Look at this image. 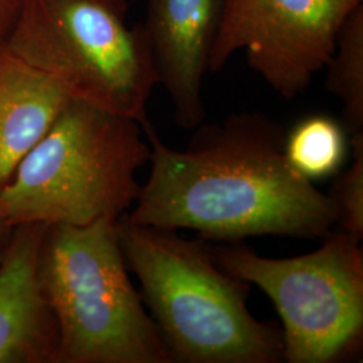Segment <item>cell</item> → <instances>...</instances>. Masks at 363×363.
<instances>
[{
    "label": "cell",
    "instance_id": "cell-14",
    "mask_svg": "<svg viewBox=\"0 0 363 363\" xmlns=\"http://www.w3.org/2000/svg\"><path fill=\"white\" fill-rule=\"evenodd\" d=\"M25 0H0V45L10 37Z\"/></svg>",
    "mask_w": 363,
    "mask_h": 363
},
{
    "label": "cell",
    "instance_id": "cell-7",
    "mask_svg": "<svg viewBox=\"0 0 363 363\" xmlns=\"http://www.w3.org/2000/svg\"><path fill=\"white\" fill-rule=\"evenodd\" d=\"M363 0H225L208 57L217 73L238 50L273 91L292 100L335 50L339 28Z\"/></svg>",
    "mask_w": 363,
    "mask_h": 363
},
{
    "label": "cell",
    "instance_id": "cell-4",
    "mask_svg": "<svg viewBox=\"0 0 363 363\" xmlns=\"http://www.w3.org/2000/svg\"><path fill=\"white\" fill-rule=\"evenodd\" d=\"M117 220L46 226L39 276L58 323V363H172L130 281Z\"/></svg>",
    "mask_w": 363,
    "mask_h": 363
},
{
    "label": "cell",
    "instance_id": "cell-11",
    "mask_svg": "<svg viewBox=\"0 0 363 363\" xmlns=\"http://www.w3.org/2000/svg\"><path fill=\"white\" fill-rule=\"evenodd\" d=\"M286 160L308 181H320L343 169L351 151L350 135L328 115L303 117L286 132Z\"/></svg>",
    "mask_w": 363,
    "mask_h": 363
},
{
    "label": "cell",
    "instance_id": "cell-12",
    "mask_svg": "<svg viewBox=\"0 0 363 363\" xmlns=\"http://www.w3.org/2000/svg\"><path fill=\"white\" fill-rule=\"evenodd\" d=\"M325 88L343 105L342 123L351 138L363 135V3L345 19L325 65Z\"/></svg>",
    "mask_w": 363,
    "mask_h": 363
},
{
    "label": "cell",
    "instance_id": "cell-9",
    "mask_svg": "<svg viewBox=\"0 0 363 363\" xmlns=\"http://www.w3.org/2000/svg\"><path fill=\"white\" fill-rule=\"evenodd\" d=\"M45 230L13 226L1 247L0 363H58V323L39 276Z\"/></svg>",
    "mask_w": 363,
    "mask_h": 363
},
{
    "label": "cell",
    "instance_id": "cell-3",
    "mask_svg": "<svg viewBox=\"0 0 363 363\" xmlns=\"http://www.w3.org/2000/svg\"><path fill=\"white\" fill-rule=\"evenodd\" d=\"M148 160L139 121L72 99L0 191V225L120 220L138 199Z\"/></svg>",
    "mask_w": 363,
    "mask_h": 363
},
{
    "label": "cell",
    "instance_id": "cell-8",
    "mask_svg": "<svg viewBox=\"0 0 363 363\" xmlns=\"http://www.w3.org/2000/svg\"><path fill=\"white\" fill-rule=\"evenodd\" d=\"M223 10L225 0H147L143 26L157 85L169 93L182 130H193L206 120L202 86Z\"/></svg>",
    "mask_w": 363,
    "mask_h": 363
},
{
    "label": "cell",
    "instance_id": "cell-2",
    "mask_svg": "<svg viewBox=\"0 0 363 363\" xmlns=\"http://www.w3.org/2000/svg\"><path fill=\"white\" fill-rule=\"evenodd\" d=\"M117 229L171 362H283L281 330L250 312V284L223 271L206 241L125 216Z\"/></svg>",
    "mask_w": 363,
    "mask_h": 363
},
{
    "label": "cell",
    "instance_id": "cell-16",
    "mask_svg": "<svg viewBox=\"0 0 363 363\" xmlns=\"http://www.w3.org/2000/svg\"><path fill=\"white\" fill-rule=\"evenodd\" d=\"M4 244V242H3ZM3 244H0V255H1V247H3Z\"/></svg>",
    "mask_w": 363,
    "mask_h": 363
},
{
    "label": "cell",
    "instance_id": "cell-10",
    "mask_svg": "<svg viewBox=\"0 0 363 363\" xmlns=\"http://www.w3.org/2000/svg\"><path fill=\"white\" fill-rule=\"evenodd\" d=\"M69 100L72 96L58 79L7 42L0 45V191Z\"/></svg>",
    "mask_w": 363,
    "mask_h": 363
},
{
    "label": "cell",
    "instance_id": "cell-15",
    "mask_svg": "<svg viewBox=\"0 0 363 363\" xmlns=\"http://www.w3.org/2000/svg\"><path fill=\"white\" fill-rule=\"evenodd\" d=\"M10 232H11V229L4 228V226H1V225H0V244L6 242V240H7V237H9Z\"/></svg>",
    "mask_w": 363,
    "mask_h": 363
},
{
    "label": "cell",
    "instance_id": "cell-6",
    "mask_svg": "<svg viewBox=\"0 0 363 363\" xmlns=\"http://www.w3.org/2000/svg\"><path fill=\"white\" fill-rule=\"evenodd\" d=\"M361 242L337 230L316 250L289 259L241 245L210 249L223 271L271 298L283 325V362L337 363L362 350Z\"/></svg>",
    "mask_w": 363,
    "mask_h": 363
},
{
    "label": "cell",
    "instance_id": "cell-13",
    "mask_svg": "<svg viewBox=\"0 0 363 363\" xmlns=\"http://www.w3.org/2000/svg\"><path fill=\"white\" fill-rule=\"evenodd\" d=\"M352 162L337 174L328 196L340 232L363 240V135L351 138Z\"/></svg>",
    "mask_w": 363,
    "mask_h": 363
},
{
    "label": "cell",
    "instance_id": "cell-5",
    "mask_svg": "<svg viewBox=\"0 0 363 363\" xmlns=\"http://www.w3.org/2000/svg\"><path fill=\"white\" fill-rule=\"evenodd\" d=\"M127 13V0H25L7 43L72 99L143 123L157 76L143 23Z\"/></svg>",
    "mask_w": 363,
    "mask_h": 363
},
{
    "label": "cell",
    "instance_id": "cell-1",
    "mask_svg": "<svg viewBox=\"0 0 363 363\" xmlns=\"http://www.w3.org/2000/svg\"><path fill=\"white\" fill-rule=\"evenodd\" d=\"M150 175L127 220L193 230L203 241L249 237L325 238L335 228L328 194L291 167L284 127L261 112L202 123L184 150L171 148L147 118Z\"/></svg>",
    "mask_w": 363,
    "mask_h": 363
}]
</instances>
